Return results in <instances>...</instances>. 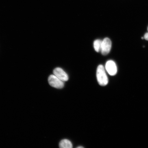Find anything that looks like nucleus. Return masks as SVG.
<instances>
[{
	"instance_id": "nucleus-1",
	"label": "nucleus",
	"mask_w": 148,
	"mask_h": 148,
	"mask_svg": "<svg viewBox=\"0 0 148 148\" xmlns=\"http://www.w3.org/2000/svg\"><path fill=\"white\" fill-rule=\"evenodd\" d=\"M97 77L99 84L101 86H106L108 84V79L104 67L102 65L98 66L97 69Z\"/></svg>"
},
{
	"instance_id": "nucleus-2",
	"label": "nucleus",
	"mask_w": 148,
	"mask_h": 148,
	"mask_svg": "<svg viewBox=\"0 0 148 148\" xmlns=\"http://www.w3.org/2000/svg\"><path fill=\"white\" fill-rule=\"evenodd\" d=\"M49 84L53 87L57 88H62L64 87V81L61 80L55 75H50L48 79Z\"/></svg>"
},
{
	"instance_id": "nucleus-3",
	"label": "nucleus",
	"mask_w": 148,
	"mask_h": 148,
	"mask_svg": "<svg viewBox=\"0 0 148 148\" xmlns=\"http://www.w3.org/2000/svg\"><path fill=\"white\" fill-rule=\"evenodd\" d=\"M112 43L108 38H105L102 40L101 53L103 55H106L110 52L112 48Z\"/></svg>"
},
{
	"instance_id": "nucleus-4",
	"label": "nucleus",
	"mask_w": 148,
	"mask_h": 148,
	"mask_svg": "<svg viewBox=\"0 0 148 148\" xmlns=\"http://www.w3.org/2000/svg\"><path fill=\"white\" fill-rule=\"evenodd\" d=\"M105 67L107 72L111 75H115L117 73V67L113 61L110 60L107 62Z\"/></svg>"
},
{
	"instance_id": "nucleus-5",
	"label": "nucleus",
	"mask_w": 148,
	"mask_h": 148,
	"mask_svg": "<svg viewBox=\"0 0 148 148\" xmlns=\"http://www.w3.org/2000/svg\"><path fill=\"white\" fill-rule=\"evenodd\" d=\"M53 73L59 79L64 82H66L69 79V77L67 74L62 68H55L53 70Z\"/></svg>"
},
{
	"instance_id": "nucleus-6",
	"label": "nucleus",
	"mask_w": 148,
	"mask_h": 148,
	"mask_svg": "<svg viewBox=\"0 0 148 148\" xmlns=\"http://www.w3.org/2000/svg\"><path fill=\"white\" fill-rule=\"evenodd\" d=\"M59 147L61 148H72L73 147L71 142L67 139L61 140L59 144Z\"/></svg>"
},
{
	"instance_id": "nucleus-7",
	"label": "nucleus",
	"mask_w": 148,
	"mask_h": 148,
	"mask_svg": "<svg viewBox=\"0 0 148 148\" xmlns=\"http://www.w3.org/2000/svg\"><path fill=\"white\" fill-rule=\"evenodd\" d=\"M102 40H97L94 42V47L95 51L97 52L101 51Z\"/></svg>"
},
{
	"instance_id": "nucleus-8",
	"label": "nucleus",
	"mask_w": 148,
	"mask_h": 148,
	"mask_svg": "<svg viewBox=\"0 0 148 148\" xmlns=\"http://www.w3.org/2000/svg\"><path fill=\"white\" fill-rule=\"evenodd\" d=\"M144 38L147 40H148V33H146L144 36Z\"/></svg>"
},
{
	"instance_id": "nucleus-9",
	"label": "nucleus",
	"mask_w": 148,
	"mask_h": 148,
	"mask_svg": "<svg viewBox=\"0 0 148 148\" xmlns=\"http://www.w3.org/2000/svg\"><path fill=\"white\" fill-rule=\"evenodd\" d=\"M77 148H84V147H82V146H80V147H77Z\"/></svg>"
},
{
	"instance_id": "nucleus-10",
	"label": "nucleus",
	"mask_w": 148,
	"mask_h": 148,
	"mask_svg": "<svg viewBox=\"0 0 148 148\" xmlns=\"http://www.w3.org/2000/svg\"><path fill=\"white\" fill-rule=\"evenodd\" d=\"M142 39H143L144 38H143V37H142Z\"/></svg>"
},
{
	"instance_id": "nucleus-11",
	"label": "nucleus",
	"mask_w": 148,
	"mask_h": 148,
	"mask_svg": "<svg viewBox=\"0 0 148 148\" xmlns=\"http://www.w3.org/2000/svg\"><path fill=\"white\" fill-rule=\"evenodd\" d=\"M147 29H148V28H147Z\"/></svg>"
}]
</instances>
